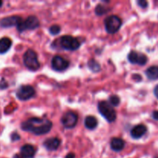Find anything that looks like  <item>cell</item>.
<instances>
[{"label": "cell", "instance_id": "2", "mask_svg": "<svg viewBox=\"0 0 158 158\" xmlns=\"http://www.w3.org/2000/svg\"><path fill=\"white\" fill-rule=\"evenodd\" d=\"M23 62L25 66L32 71L37 70L40 66L36 52L32 49H28L25 52L23 55Z\"/></svg>", "mask_w": 158, "mask_h": 158}, {"label": "cell", "instance_id": "18", "mask_svg": "<svg viewBox=\"0 0 158 158\" xmlns=\"http://www.w3.org/2000/svg\"><path fill=\"white\" fill-rule=\"evenodd\" d=\"M147 77L151 80H156L158 79V66H153L148 68L145 72Z\"/></svg>", "mask_w": 158, "mask_h": 158}, {"label": "cell", "instance_id": "6", "mask_svg": "<svg viewBox=\"0 0 158 158\" xmlns=\"http://www.w3.org/2000/svg\"><path fill=\"white\" fill-rule=\"evenodd\" d=\"M60 46L66 50H77L80 46V43L71 35H63L60 39Z\"/></svg>", "mask_w": 158, "mask_h": 158}, {"label": "cell", "instance_id": "21", "mask_svg": "<svg viewBox=\"0 0 158 158\" xmlns=\"http://www.w3.org/2000/svg\"><path fill=\"white\" fill-rule=\"evenodd\" d=\"M109 101H110V103L112 106H118L119 104H120V97H118V96L113 95V96H111L110 97Z\"/></svg>", "mask_w": 158, "mask_h": 158}, {"label": "cell", "instance_id": "31", "mask_svg": "<svg viewBox=\"0 0 158 158\" xmlns=\"http://www.w3.org/2000/svg\"><path fill=\"white\" fill-rule=\"evenodd\" d=\"M155 158H158V157H155Z\"/></svg>", "mask_w": 158, "mask_h": 158}, {"label": "cell", "instance_id": "17", "mask_svg": "<svg viewBox=\"0 0 158 158\" xmlns=\"http://www.w3.org/2000/svg\"><path fill=\"white\" fill-rule=\"evenodd\" d=\"M84 124L87 129L94 130L97 127L98 122H97V118L95 117H94V116H88L85 119Z\"/></svg>", "mask_w": 158, "mask_h": 158}, {"label": "cell", "instance_id": "22", "mask_svg": "<svg viewBox=\"0 0 158 158\" xmlns=\"http://www.w3.org/2000/svg\"><path fill=\"white\" fill-rule=\"evenodd\" d=\"M49 31L52 35H57L60 32V26L58 25H53V26L49 27Z\"/></svg>", "mask_w": 158, "mask_h": 158}, {"label": "cell", "instance_id": "23", "mask_svg": "<svg viewBox=\"0 0 158 158\" xmlns=\"http://www.w3.org/2000/svg\"><path fill=\"white\" fill-rule=\"evenodd\" d=\"M8 87V83L4 80V79H2L0 80V89H6Z\"/></svg>", "mask_w": 158, "mask_h": 158}, {"label": "cell", "instance_id": "4", "mask_svg": "<svg viewBox=\"0 0 158 158\" xmlns=\"http://www.w3.org/2000/svg\"><path fill=\"white\" fill-rule=\"evenodd\" d=\"M104 25L106 32L108 33L114 34L118 32L120 28L121 27L122 21L117 15H110L105 19Z\"/></svg>", "mask_w": 158, "mask_h": 158}, {"label": "cell", "instance_id": "19", "mask_svg": "<svg viewBox=\"0 0 158 158\" xmlns=\"http://www.w3.org/2000/svg\"><path fill=\"white\" fill-rule=\"evenodd\" d=\"M88 66L93 72H99L100 70V63H97L95 60H90L88 62Z\"/></svg>", "mask_w": 158, "mask_h": 158}, {"label": "cell", "instance_id": "8", "mask_svg": "<svg viewBox=\"0 0 158 158\" xmlns=\"http://www.w3.org/2000/svg\"><path fill=\"white\" fill-rule=\"evenodd\" d=\"M77 121H78V116H77V114L72 112V111H69V112L66 113L61 119V122L63 125L66 128H68V129L74 127L77 124Z\"/></svg>", "mask_w": 158, "mask_h": 158}, {"label": "cell", "instance_id": "7", "mask_svg": "<svg viewBox=\"0 0 158 158\" xmlns=\"http://www.w3.org/2000/svg\"><path fill=\"white\" fill-rule=\"evenodd\" d=\"M35 91L32 86L29 85L21 86L16 92V97L20 100H28L35 96Z\"/></svg>", "mask_w": 158, "mask_h": 158}, {"label": "cell", "instance_id": "11", "mask_svg": "<svg viewBox=\"0 0 158 158\" xmlns=\"http://www.w3.org/2000/svg\"><path fill=\"white\" fill-rule=\"evenodd\" d=\"M22 21L23 20L21 17L17 16V15L6 17L0 20V26L3 28H9L15 26H18Z\"/></svg>", "mask_w": 158, "mask_h": 158}, {"label": "cell", "instance_id": "30", "mask_svg": "<svg viewBox=\"0 0 158 158\" xmlns=\"http://www.w3.org/2000/svg\"><path fill=\"white\" fill-rule=\"evenodd\" d=\"M2 1H0V7H1V6H2Z\"/></svg>", "mask_w": 158, "mask_h": 158}, {"label": "cell", "instance_id": "5", "mask_svg": "<svg viewBox=\"0 0 158 158\" xmlns=\"http://www.w3.org/2000/svg\"><path fill=\"white\" fill-rule=\"evenodd\" d=\"M40 26V21L34 15H30L28 17L26 20L22 21L17 26V29L19 32H23L24 31L28 30V29H35Z\"/></svg>", "mask_w": 158, "mask_h": 158}, {"label": "cell", "instance_id": "10", "mask_svg": "<svg viewBox=\"0 0 158 158\" xmlns=\"http://www.w3.org/2000/svg\"><path fill=\"white\" fill-rule=\"evenodd\" d=\"M69 63L60 56H55L52 60V66L55 70L63 71L69 66Z\"/></svg>", "mask_w": 158, "mask_h": 158}, {"label": "cell", "instance_id": "9", "mask_svg": "<svg viewBox=\"0 0 158 158\" xmlns=\"http://www.w3.org/2000/svg\"><path fill=\"white\" fill-rule=\"evenodd\" d=\"M128 60L131 63L134 64H138L140 66H143L148 62V58L143 53H139V52H135V51H131L127 56Z\"/></svg>", "mask_w": 158, "mask_h": 158}, {"label": "cell", "instance_id": "24", "mask_svg": "<svg viewBox=\"0 0 158 158\" xmlns=\"http://www.w3.org/2000/svg\"><path fill=\"white\" fill-rule=\"evenodd\" d=\"M137 4L141 8H146L148 6V3L145 0H139V1H137Z\"/></svg>", "mask_w": 158, "mask_h": 158}, {"label": "cell", "instance_id": "27", "mask_svg": "<svg viewBox=\"0 0 158 158\" xmlns=\"http://www.w3.org/2000/svg\"><path fill=\"white\" fill-rule=\"evenodd\" d=\"M154 95H155L156 97H157V98L158 99V85L157 86H156L155 88H154Z\"/></svg>", "mask_w": 158, "mask_h": 158}, {"label": "cell", "instance_id": "1", "mask_svg": "<svg viewBox=\"0 0 158 158\" xmlns=\"http://www.w3.org/2000/svg\"><path fill=\"white\" fill-rule=\"evenodd\" d=\"M52 127V122L46 118L32 117L21 124L23 131H29L35 135L46 134L50 131Z\"/></svg>", "mask_w": 158, "mask_h": 158}, {"label": "cell", "instance_id": "16", "mask_svg": "<svg viewBox=\"0 0 158 158\" xmlns=\"http://www.w3.org/2000/svg\"><path fill=\"white\" fill-rule=\"evenodd\" d=\"M125 143L121 138L115 137L113 138L110 141V147L113 151H120L124 148Z\"/></svg>", "mask_w": 158, "mask_h": 158}, {"label": "cell", "instance_id": "25", "mask_svg": "<svg viewBox=\"0 0 158 158\" xmlns=\"http://www.w3.org/2000/svg\"><path fill=\"white\" fill-rule=\"evenodd\" d=\"M11 139H12V141H16V140H19L20 137L17 133H12V135H11Z\"/></svg>", "mask_w": 158, "mask_h": 158}, {"label": "cell", "instance_id": "15", "mask_svg": "<svg viewBox=\"0 0 158 158\" xmlns=\"http://www.w3.org/2000/svg\"><path fill=\"white\" fill-rule=\"evenodd\" d=\"M12 46V40L8 37H3L0 40V54H4L9 51Z\"/></svg>", "mask_w": 158, "mask_h": 158}, {"label": "cell", "instance_id": "13", "mask_svg": "<svg viewBox=\"0 0 158 158\" xmlns=\"http://www.w3.org/2000/svg\"><path fill=\"white\" fill-rule=\"evenodd\" d=\"M60 140L57 137H51L46 139L43 143V146L49 151H55L60 147Z\"/></svg>", "mask_w": 158, "mask_h": 158}, {"label": "cell", "instance_id": "3", "mask_svg": "<svg viewBox=\"0 0 158 158\" xmlns=\"http://www.w3.org/2000/svg\"><path fill=\"white\" fill-rule=\"evenodd\" d=\"M99 112L110 123L115 121L117 114L113 108V106L106 101H101L98 104Z\"/></svg>", "mask_w": 158, "mask_h": 158}, {"label": "cell", "instance_id": "26", "mask_svg": "<svg viewBox=\"0 0 158 158\" xmlns=\"http://www.w3.org/2000/svg\"><path fill=\"white\" fill-rule=\"evenodd\" d=\"M152 117H153V118L154 119V120H158V111L157 110H155V111H154V112H153Z\"/></svg>", "mask_w": 158, "mask_h": 158}, {"label": "cell", "instance_id": "29", "mask_svg": "<svg viewBox=\"0 0 158 158\" xmlns=\"http://www.w3.org/2000/svg\"><path fill=\"white\" fill-rule=\"evenodd\" d=\"M13 158H24V157H23L21 154H15V155L13 157Z\"/></svg>", "mask_w": 158, "mask_h": 158}, {"label": "cell", "instance_id": "28", "mask_svg": "<svg viewBox=\"0 0 158 158\" xmlns=\"http://www.w3.org/2000/svg\"><path fill=\"white\" fill-rule=\"evenodd\" d=\"M65 158H75V154H73V153H69V154H67V155L66 156Z\"/></svg>", "mask_w": 158, "mask_h": 158}, {"label": "cell", "instance_id": "20", "mask_svg": "<svg viewBox=\"0 0 158 158\" xmlns=\"http://www.w3.org/2000/svg\"><path fill=\"white\" fill-rule=\"evenodd\" d=\"M108 10H109V9H108L106 6H102V5H98V6L96 7L95 12L97 15H103V14L106 13V12H107Z\"/></svg>", "mask_w": 158, "mask_h": 158}, {"label": "cell", "instance_id": "12", "mask_svg": "<svg viewBox=\"0 0 158 158\" xmlns=\"http://www.w3.org/2000/svg\"><path fill=\"white\" fill-rule=\"evenodd\" d=\"M147 127L143 124H139L134 127L131 131V137L134 139H139L140 137H143L145 134H146Z\"/></svg>", "mask_w": 158, "mask_h": 158}, {"label": "cell", "instance_id": "14", "mask_svg": "<svg viewBox=\"0 0 158 158\" xmlns=\"http://www.w3.org/2000/svg\"><path fill=\"white\" fill-rule=\"evenodd\" d=\"M20 152L24 158H33L35 154V149L32 145L25 144L21 148Z\"/></svg>", "mask_w": 158, "mask_h": 158}]
</instances>
